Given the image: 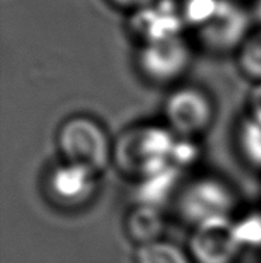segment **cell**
<instances>
[{
	"label": "cell",
	"mask_w": 261,
	"mask_h": 263,
	"mask_svg": "<svg viewBox=\"0 0 261 263\" xmlns=\"http://www.w3.org/2000/svg\"><path fill=\"white\" fill-rule=\"evenodd\" d=\"M237 68L254 83L261 82V26L251 30L236 52Z\"/></svg>",
	"instance_id": "14"
},
{
	"label": "cell",
	"mask_w": 261,
	"mask_h": 263,
	"mask_svg": "<svg viewBox=\"0 0 261 263\" xmlns=\"http://www.w3.org/2000/svg\"><path fill=\"white\" fill-rule=\"evenodd\" d=\"M165 125L178 138L195 140L205 134L215 120L212 97L198 86H178L163 104Z\"/></svg>",
	"instance_id": "5"
},
{
	"label": "cell",
	"mask_w": 261,
	"mask_h": 263,
	"mask_svg": "<svg viewBox=\"0 0 261 263\" xmlns=\"http://www.w3.org/2000/svg\"><path fill=\"white\" fill-rule=\"evenodd\" d=\"M182 171L176 167H169L163 172L144 179L139 182V196L136 203L160 207V204L169 199L177 184V177Z\"/></svg>",
	"instance_id": "11"
},
{
	"label": "cell",
	"mask_w": 261,
	"mask_h": 263,
	"mask_svg": "<svg viewBox=\"0 0 261 263\" xmlns=\"http://www.w3.org/2000/svg\"><path fill=\"white\" fill-rule=\"evenodd\" d=\"M247 117L261 124V82L254 83L247 96Z\"/></svg>",
	"instance_id": "17"
},
{
	"label": "cell",
	"mask_w": 261,
	"mask_h": 263,
	"mask_svg": "<svg viewBox=\"0 0 261 263\" xmlns=\"http://www.w3.org/2000/svg\"><path fill=\"white\" fill-rule=\"evenodd\" d=\"M56 146L62 162L102 175L112 162L114 142L106 128L89 116H73L61 124Z\"/></svg>",
	"instance_id": "2"
},
{
	"label": "cell",
	"mask_w": 261,
	"mask_h": 263,
	"mask_svg": "<svg viewBox=\"0 0 261 263\" xmlns=\"http://www.w3.org/2000/svg\"><path fill=\"white\" fill-rule=\"evenodd\" d=\"M186 28L197 31L218 10L220 0H167Z\"/></svg>",
	"instance_id": "12"
},
{
	"label": "cell",
	"mask_w": 261,
	"mask_h": 263,
	"mask_svg": "<svg viewBox=\"0 0 261 263\" xmlns=\"http://www.w3.org/2000/svg\"><path fill=\"white\" fill-rule=\"evenodd\" d=\"M233 230L243 249H260L261 211H250L233 220Z\"/></svg>",
	"instance_id": "16"
},
{
	"label": "cell",
	"mask_w": 261,
	"mask_h": 263,
	"mask_svg": "<svg viewBox=\"0 0 261 263\" xmlns=\"http://www.w3.org/2000/svg\"><path fill=\"white\" fill-rule=\"evenodd\" d=\"M124 230L136 248L160 241L166 230L165 215L160 207L136 203L125 217Z\"/></svg>",
	"instance_id": "10"
},
{
	"label": "cell",
	"mask_w": 261,
	"mask_h": 263,
	"mask_svg": "<svg viewBox=\"0 0 261 263\" xmlns=\"http://www.w3.org/2000/svg\"><path fill=\"white\" fill-rule=\"evenodd\" d=\"M237 146L243 159L251 167L261 171V124L243 118L237 128Z\"/></svg>",
	"instance_id": "15"
},
{
	"label": "cell",
	"mask_w": 261,
	"mask_h": 263,
	"mask_svg": "<svg viewBox=\"0 0 261 263\" xmlns=\"http://www.w3.org/2000/svg\"><path fill=\"white\" fill-rule=\"evenodd\" d=\"M108 2L115 9L133 13V11L139 10V9H144L146 6L153 5L157 0H108Z\"/></svg>",
	"instance_id": "18"
},
{
	"label": "cell",
	"mask_w": 261,
	"mask_h": 263,
	"mask_svg": "<svg viewBox=\"0 0 261 263\" xmlns=\"http://www.w3.org/2000/svg\"><path fill=\"white\" fill-rule=\"evenodd\" d=\"M98 176L83 166L62 162L49 172L47 190L51 200L61 207L80 209L96 196Z\"/></svg>",
	"instance_id": "8"
},
{
	"label": "cell",
	"mask_w": 261,
	"mask_h": 263,
	"mask_svg": "<svg viewBox=\"0 0 261 263\" xmlns=\"http://www.w3.org/2000/svg\"><path fill=\"white\" fill-rule=\"evenodd\" d=\"M184 24L167 0H157L153 5L131 13L128 31L138 45L183 35Z\"/></svg>",
	"instance_id": "9"
},
{
	"label": "cell",
	"mask_w": 261,
	"mask_h": 263,
	"mask_svg": "<svg viewBox=\"0 0 261 263\" xmlns=\"http://www.w3.org/2000/svg\"><path fill=\"white\" fill-rule=\"evenodd\" d=\"M235 190L224 179L212 175L197 176L177 190L176 211L194 228L205 222L232 220L236 209Z\"/></svg>",
	"instance_id": "3"
},
{
	"label": "cell",
	"mask_w": 261,
	"mask_h": 263,
	"mask_svg": "<svg viewBox=\"0 0 261 263\" xmlns=\"http://www.w3.org/2000/svg\"><path fill=\"white\" fill-rule=\"evenodd\" d=\"M133 259L135 263H192L188 251L166 239L138 247Z\"/></svg>",
	"instance_id": "13"
},
{
	"label": "cell",
	"mask_w": 261,
	"mask_h": 263,
	"mask_svg": "<svg viewBox=\"0 0 261 263\" xmlns=\"http://www.w3.org/2000/svg\"><path fill=\"white\" fill-rule=\"evenodd\" d=\"M192 47L184 35L138 45L136 68L156 86H171L184 78L192 64Z\"/></svg>",
	"instance_id": "4"
},
{
	"label": "cell",
	"mask_w": 261,
	"mask_h": 263,
	"mask_svg": "<svg viewBox=\"0 0 261 263\" xmlns=\"http://www.w3.org/2000/svg\"><path fill=\"white\" fill-rule=\"evenodd\" d=\"M176 144L177 137L165 124L136 125L114 141L112 163L125 176L140 182L173 166Z\"/></svg>",
	"instance_id": "1"
},
{
	"label": "cell",
	"mask_w": 261,
	"mask_h": 263,
	"mask_svg": "<svg viewBox=\"0 0 261 263\" xmlns=\"http://www.w3.org/2000/svg\"><path fill=\"white\" fill-rule=\"evenodd\" d=\"M250 16L243 6L232 0H220L218 10L195 31L198 44L207 52L224 55L237 52L251 31Z\"/></svg>",
	"instance_id": "6"
},
{
	"label": "cell",
	"mask_w": 261,
	"mask_h": 263,
	"mask_svg": "<svg viewBox=\"0 0 261 263\" xmlns=\"http://www.w3.org/2000/svg\"><path fill=\"white\" fill-rule=\"evenodd\" d=\"M187 251L192 263H236L245 249L237 241L232 218L194 227Z\"/></svg>",
	"instance_id": "7"
}]
</instances>
